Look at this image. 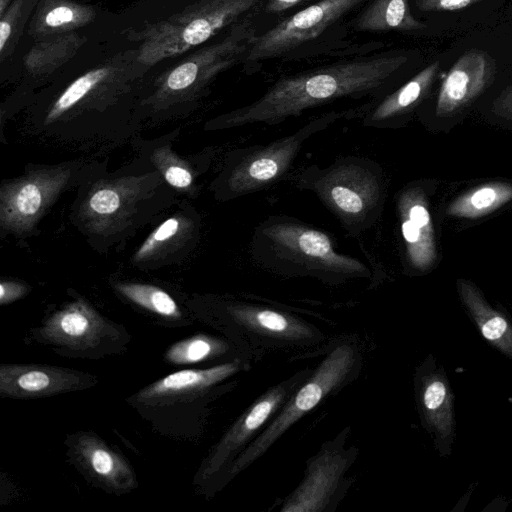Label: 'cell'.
I'll return each mask as SVG.
<instances>
[{"mask_svg": "<svg viewBox=\"0 0 512 512\" xmlns=\"http://www.w3.org/2000/svg\"><path fill=\"white\" fill-rule=\"evenodd\" d=\"M142 65L137 59V50L126 52L110 59L75 79L52 104L47 122L55 121L61 115L83 102L104 87L120 84L128 75L136 73L134 68Z\"/></svg>", "mask_w": 512, "mask_h": 512, "instance_id": "obj_18", "label": "cell"}, {"mask_svg": "<svg viewBox=\"0 0 512 512\" xmlns=\"http://www.w3.org/2000/svg\"><path fill=\"white\" fill-rule=\"evenodd\" d=\"M397 214L404 255L409 267L427 272L437 259L433 223L426 193L408 185L397 194Z\"/></svg>", "mask_w": 512, "mask_h": 512, "instance_id": "obj_11", "label": "cell"}, {"mask_svg": "<svg viewBox=\"0 0 512 512\" xmlns=\"http://www.w3.org/2000/svg\"><path fill=\"white\" fill-rule=\"evenodd\" d=\"M304 378L305 376L301 373L300 376H294L290 380L274 386L262 395L230 427L215 446L206 462L203 476L209 477L218 472L227 463H232V459H236L245 450L243 447L246 448V444L248 443L249 445L251 443L250 439L289 399L291 391Z\"/></svg>", "mask_w": 512, "mask_h": 512, "instance_id": "obj_12", "label": "cell"}, {"mask_svg": "<svg viewBox=\"0 0 512 512\" xmlns=\"http://www.w3.org/2000/svg\"><path fill=\"white\" fill-rule=\"evenodd\" d=\"M106 329L99 313L79 299L53 313L40 328V334L54 344L83 350L95 346Z\"/></svg>", "mask_w": 512, "mask_h": 512, "instance_id": "obj_15", "label": "cell"}, {"mask_svg": "<svg viewBox=\"0 0 512 512\" xmlns=\"http://www.w3.org/2000/svg\"><path fill=\"white\" fill-rule=\"evenodd\" d=\"M490 58L481 51L461 56L443 81L436 102V115L450 116L473 101L492 80Z\"/></svg>", "mask_w": 512, "mask_h": 512, "instance_id": "obj_14", "label": "cell"}, {"mask_svg": "<svg viewBox=\"0 0 512 512\" xmlns=\"http://www.w3.org/2000/svg\"><path fill=\"white\" fill-rule=\"evenodd\" d=\"M369 108L370 103L354 109L330 111L286 136L234 150L218 180L219 196L225 200L235 199L271 187L290 171L309 139L338 120L363 117Z\"/></svg>", "mask_w": 512, "mask_h": 512, "instance_id": "obj_4", "label": "cell"}, {"mask_svg": "<svg viewBox=\"0 0 512 512\" xmlns=\"http://www.w3.org/2000/svg\"><path fill=\"white\" fill-rule=\"evenodd\" d=\"M24 293L25 287L22 284L11 281H2L0 284V302L3 305L20 298Z\"/></svg>", "mask_w": 512, "mask_h": 512, "instance_id": "obj_34", "label": "cell"}, {"mask_svg": "<svg viewBox=\"0 0 512 512\" xmlns=\"http://www.w3.org/2000/svg\"><path fill=\"white\" fill-rule=\"evenodd\" d=\"M68 179V170L52 169L30 173L4 185L0 194L1 227L13 232L30 230Z\"/></svg>", "mask_w": 512, "mask_h": 512, "instance_id": "obj_10", "label": "cell"}, {"mask_svg": "<svg viewBox=\"0 0 512 512\" xmlns=\"http://www.w3.org/2000/svg\"><path fill=\"white\" fill-rule=\"evenodd\" d=\"M227 311L238 323L264 335L299 339L301 335L309 334L307 327L300 321L270 308L247 303H232L227 306Z\"/></svg>", "mask_w": 512, "mask_h": 512, "instance_id": "obj_23", "label": "cell"}, {"mask_svg": "<svg viewBox=\"0 0 512 512\" xmlns=\"http://www.w3.org/2000/svg\"><path fill=\"white\" fill-rule=\"evenodd\" d=\"M116 289L133 303L167 318H179L181 312L174 299L163 289L141 283H118Z\"/></svg>", "mask_w": 512, "mask_h": 512, "instance_id": "obj_27", "label": "cell"}, {"mask_svg": "<svg viewBox=\"0 0 512 512\" xmlns=\"http://www.w3.org/2000/svg\"><path fill=\"white\" fill-rule=\"evenodd\" d=\"M494 112L507 119H512V87L505 90L495 101Z\"/></svg>", "mask_w": 512, "mask_h": 512, "instance_id": "obj_35", "label": "cell"}, {"mask_svg": "<svg viewBox=\"0 0 512 512\" xmlns=\"http://www.w3.org/2000/svg\"><path fill=\"white\" fill-rule=\"evenodd\" d=\"M308 0H267L265 11L267 13H282Z\"/></svg>", "mask_w": 512, "mask_h": 512, "instance_id": "obj_36", "label": "cell"}, {"mask_svg": "<svg viewBox=\"0 0 512 512\" xmlns=\"http://www.w3.org/2000/svg\"><path fill=\"white\" fill-rule=\"evenodd\" d=\"M96 17L93 7L73 0H39L29 27L38 40L70 33L91 23Z\"/></svg>", "mask_w": 512, "mask_h": 512, "instance_id": "obj_22", "label": "cell"}, {"mask_svg": "<svg viewBox=\"0 0 512 512\" xmlns=\"http://www.w3.org/2000/svg\"><path fill=\"white\" fill-rule=\"evenodd\" d=\"M184 231V219L173 216L160 224L143 242L135 254V261H144L159 251L167 248L169 244Z\"/></svg>", "mask_w": 512, "mask_h": 512, "instance_id": "obj_30", "label": "cell"}, {"mask_svg": "<svg viewBox=\"0 0 512 512\" xmlns=\"http://www.w3.org/2000/svg\"><path fill=\"white\" fill-rule=\"evenodd\" d=\"M417 409L442 458L451 456L456 436L455 395L448 375L429 354L414 375Z\"/></svg>", "mask_w": 512, "mask_h": 512, "instance_id": "obj_9", "label": "cell"}, {"mask_svg": "<svg viewBox=\"0 0 512 512\" xmlns=\"http://www.w3.org/2000/svg\"><path fill=\"white\" fill-rule=\"evenodd\" d=\"M256 36L251 19L242 18L221 40L196 50L163 74L153 98L169 102L194 97L220 73L243 62Z\"/></svg>", "mask_w": 512, "mask_h": 512, "instance_id": "obj_6", "label": "cell"}, {"mask_svg": "<svg viewBox=\"0 0 512 512\" xmlns=\"http://www.w3.org/2000/svg\"><path fill=\"white\" fill-rule=\"evenodd\" d=\"M262 1L197 0L165 19L130 30L128 37L140 42L137 59L148 68L205 43Z\"/></svg>", "mask_w": 512, "mask_h": 512, "instance_id": "obj_5", "label": "cell"}, {"mask_svg": "<svg viewBox=\"0 0 512 512\" xmlns=\"http://www.w3.org/2000/svg\"><path fill=\"white\" fill-rule=\"evenodd\" d=\"M439 70V62L431 63L397 90L373 101L362 117L364 127L395 128L426 96Z\"/></svg>", "mask_w": 512, "mask_h": 512, "instance_id": "obj_19", "label": "cell"}, {"mask_svg": "<svg viewBox=\"0 0 512 512\" xmlns=\"http://www.w3.org/2000/svg\"><path fill=\"white\" fill-rule=\"evenodd\" d=\"M354 27L368 32L413 31L422 29L424 24L413 17L408 0H374Z\"/></svg>", "mask_w": 512, "mask_h": 512, "instance_id": "obj_25", "label": "cell"}, {"mask_svg": "<svg viewBox=\"0 0 512 512\" xmlns=\"http://www.w3.org/2000/svg\"><path fill=\"white\" fill-rule=\"evenodd\" d=\"M126 200L122 187L105 185L90 194L86 207L90 215L107 220L119 213Z\"/></svg>", "mask_w": 512, "mask_h": 512, "instance_id": "obj_31", "label": "cell"}, {"mask_svg": "<svg viewBox=\"0 0 512 512\" xmlns=\"http://www.w3.org/2000/svg\"><path fill=\"white\" fill-rule=\"evenodd\" d=\"M153 159L171 186L178 189H189L192 186L194 178L191 170L169 151L159 150L154 154Z\"/></svg>", "mask_w": 512, "mask_h": 512, "instance_id": "obj_32", "label": "cell"}, {"mask_svg": "<svg viewBox=\"0 0 512 512\" xmlns=\"http://www.w3.org/2000/svg\"><path fill=\"white\" fill-rule=\"evenodd\" d=\"M39 0H13L0 16V61L12 55L24 26Z\"/></svg>", "mask_w": 512, "mask_h": 512, "instance_id": "obj_28", "label": "cell"}, {"mask_svg": "<svg viewBox=\"0 0 512 512\" xmlns=\"http://www.w3.org/2000/svg\"><path fill=\"white\" fill-rule=\"evenodd\" d=\"M355 360V351L350 345L343 344L331 351L306 382L283 404L271 423L232 462L228 471L231 476L261 457L290 426L340 386L351 373Z\"/></svg>", "mask_w": 512, "mask_h": 512, "instance_id": "obj_7", "label": "cell"}, {"mask_svg": "<svg viewBox=\"0 0 512 512\" xmlns=\"http://www.w3.org/2000/svg\"><path fill=\"white\" fill-rule=\"evenodd\" d=\"M348 467V457L325 451L308 468L306 477L281 509L285 512L320 511L327 504Z\"/></svg>", "mask_w": 512, "mask_h": 512, "instance_id": "obj_17", "label": "cell"}, {"mask_svg": "<svg viewBox=\"0 0 512 512\" xmlns=\"http://www.w3.org/2000/svg\"><path fill=\"white\" fill-rule=\"evenodd\" d=\"M478 0H415L422 11H451L469 6Z\"/></svg>", "mask_w": 512, "mask_h": 512, "instance_id": "obj_33", "label": "cell"}, {"mask_svg": "<svg viewBox=\"0 0 512 512\" xmlns=\"http://www.w3.org/2000/svg\"><path fill=\"white\" fill-rule=\"evenodd\" d=\"M86 42L78 33L70 32L37 42L24 57V67L34 76L47 75L65 64Z\"/></svg>", "mask_w": 512, "mask_h": 512, "instance_id": "obj_24", "label": "cell"}, {"mask_svg": "<svg viewBox=\"0 0 512 512\" xmlns=\"http://www.w3.org/2000/svg\"><path fill=\"white\" fill-rule=\"evenodd\" d=\"M364 0H321L256 36L243 63L249 66L280 57L318 37Z\"/></svg>", "mask_w": 512, "mask_h": 512, "instance_id": "obj_8", "label": "cell"}, {"mask_svg": "<svg viewBox=\"0 0 512 512\" xmlns=\"http://www.w3.org/2000/svg\"><path fill=\"white\" fill-rule=\"evenodd\" d=\"M76 452L88 472L105 486L123 491L135 486L129 464L98 437L82 435L77 441Z\"/></svg>", "mask_w": 512, "mask_h": 512, "instance_id": "obj_21", "label": "cell"}, {"mask_svg": "<svg viewBox=\"0 0 512 512\" xmlns=\"http://www.w3.org/2000/svg\"><path fill=\"white\" fill-rule=\"evenodd\" d=\"M239 370L236 362L207 369H185L165 377L140 390L136 400L146 405L171 404L199 396L213 385Z\"/></svg>", "mask_w": 512, "mask_h": 512, "instance_id": "obj_16", "label": "cell"}, {"mask_svg": "<svg viewBox=\"0 0 512 512\" xmlns=\"http://www.w3.org/2000/svg\"><path fill=\"white\" fill-rule=\"evenodd\" d=\"M512 200V184L491 182L474 187L456 198L446 214L465 219L486 216Z\"/></svg>", "mask_w": 512, "mask_h": 512, "instance_id": "obj_26", "label": "cell"}, {"mask_svg": "<svg viewBox=\"0 0 512 512\" xmlns=\"http://www.w3.org/2000/svg\"><path fill=\"white\" fill-rule=\"evenodd\" d=\"M457 290L466 313L482 338L512 361V319L503 310L493 307L473 282L460 278Z\"/></svg>", "mask_w": 512, "mask_h": 512, "instance_id": "obj_20", "label": "cell"}, {"mask_svg": "<svg viewBox=\"0 0 512 512\" xmlns=\"http://www.w3.org/2000/svg\"><path fill=\"white\" fill-rule=\"evenodd\" d=\"M224 347L218 339L196 335L173 344L166 352V359L174 364L197 363L222 353Z\"/></svg>", "mask_w": 512, "mask_h": 512, "instance_id": "obj_29", "label": "cell"}, {"mask_svg": "<svg viewBox=\"0 0 512 512\" xmlns=\"http://www.w3.org/2000/svg\"><path fill=\"white\" fill-rule=\"evenodd\" d=\"M13 0H0V16L4 14Z\"/></svg>", "mask_w": 512, "mask_h": 512, "instance_id": "obj_37", "label": "cell"}, {"mask_svg": "<svg viewBox=\"0 0 512 512\" xmlns=\"http://www.w3.org/2000/svg\"><path fill=\"white\" fill-rule=\"evenodd\" d=\"M294 184L313 193L351 237L371 229L384 210V170L368 157L348 155L325 167L311 164L295 176Z\"/></svg>", "mask_w": 512, "mask_h": 512, "instance_id": "obj_3", "label": "cell"}, {"mask_svg": "<svg viewBox=\"0 0 512 512\" xmlns=\"http://www.w3.org/2000/svg\"><path fill=\"white\" fill-rule=\"evenodd\" d=\"M250 255L261 268L282 276L330 284L371 276L364 262L337 250L330 234L285 215L269 216L255 227Z\"/></svg>", "mask_w": 512, "mask_h": 512, "instance_id": "obj_2", "label": "cell"}, {"mask_svg": "<svg viewBox=\"0 0 512 512\" xmlns=\"http://www.w3.org/2000/svg\"><path fill=\"white\" fill-rule=\"evenodd\" d=\"M87 385V375L55 366L2 364L0 394L11 398H38L66 393Z\"/></svg>", "mask_w": 512, "mask_h": 512, "instance_id": "obj_13", "label": "cell"}, {"mask_svg": "<svg viewBox=\"0 0 512 512\" xmlns=\"http://www.w3.org/2000/svg\"><path fill=\"white\" fill-rule=\"evenodd\" d=\"M407 62L404 55L337 62L283 77L252 103L214 119L211 128L250 124L278 125L305 110L345 98L380 95L388 80Z\"/></svg>", "mask_w": 512, "mask_h": 512, "instance_id": "obj_1", "label": "cell"}]
</instances>
